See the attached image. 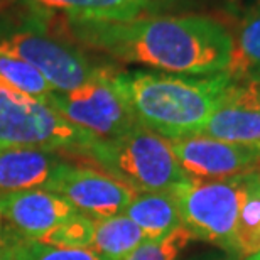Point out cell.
I'll return each instance as SVG.
<instances>
[{
    "label": "cell",
    "mask_w": 260,
    "mask_h": 260,
    "mask_svg": "<svg viewBox=\"0 0 260 260\" xmlns=\"http://www.w3.org/2000/svg\"><path fill=\"white\" fill-rule=\"evenodd\" d=\"M194 240L184 226L155 240H144L125 260H178L181 252Z\"/></svg>",
    "instance_id": "cell-20"
},
{
    "label": "cell",
    "mask_w": 260,
    "mask_h": 260,
    "mask_svg": "<svg viewBox=\"0 0 260 260\" xmlns=\"http://www.w3.org/2000/svg\"><path fill=\"white\" fill-rule=\"evenodd\" d=\"M81 155L135 193L168 191L189 179L169 140L140 125L118 137L93 140Z\"/></svg>",
    "instance_id": "cell-3"
},
{
    "label": "cell",
    "mask_w": 260,
    "mask_h": 260,
    "mask_svg": "<svg viewBox=\"0 0 260 260\" xmlns=\"http://www.w3.org/2000/svg\"><path fill=\"white\" fill-rule=\"evenodd\" d=\"M78 210L59 194L46 189L0 194V213L19 238L41 240L49 230Z\"/></svg>",
    "instance_id": "cell-11"
},
{
    "label": "cell",
    "mask_w": 260,
    "mask_h": 260,
    "mask_svg": "<svg viewBox=\"0 0 260 260\" xmlns=\"http://www.w3.org/2000/svg\"><path fill=\"white\" fill-rule=\"evenodd\" d=\"M123 215L142 230L147 240L162 238L183 226L178 203L171 189L137 193L123 210Z\"/></svg>",
    "instance_id": "cell-15"
},
{
    "label": "cell",
    "mask_w": 260,
    "mask_h": 260,
    "mask_svg": "<svg viewBox=\"0 0 260 260\" xmlns=\"http://www.w3.org/2000/svg\"><path fill=\"white\" fill-rule=\"evenodd\" d=\"M168 140L176 160L189 179L237 178L253 173L260 166V145L225 142L206 135Z\"/></svg>",
    "instance_id": "cell-8"
},
{
    "label": "cell",
    "mask_w": 260,
    "mask_h": 260,
    "mask_svg": "<svg viewBox=\"0 0 260 260\" xmlns=\"http://www.w3.org/2000/svg\"><path fill=\"white\" fill-rule=\"evenodd\" d=\"M73 39L122 63L160 73L210 76L226 71L230 29L208 15H144L132 20L66 19Z\"/></svg>",
    "instance_id": "cell-1"
},
{
    "label": "cell",
    "mask_w": 260,
    "mask_h": 260,
    "mask_svg": "<svg viewBox=\"0 0 260 260\" xmlns=\"http://www.w3.org/2000/svg\"><path fill=\"white\" fill-rule=\"evenodd\" d=\"M46 191L59 194L91 218L120 215L137 194L105 171L73 162L54 176Z\"/></svg>",
    "instance_id": "cell-9"
},
{
    "label": "cell",
    "mask_w": 260,
    "mask_h": 260,
    "mask_svg": "<svg viewBox=\"0 0 260 260\" xmlns=\"http://www.w3.org/2000/svg\"><path fill=\"white\" fill-rule=\"evenodd\" d=\"M247 176L228 179H188L174 186L183 226L194 240H205L233 253L235 225L247 189Z\"/></svg>",
    "instance_id": "cell-5"
},
{
    "label": "cell",
    "mask_w": 260,
    "mask_h": 260,
    "mask_svg": "<svg viewBox=\"0 0 260 260\" xmlns=\"http://www.w3.org/2000/svg\"><path fill=\"white\" fill-rule=\"evenodd\" d=\"M144 240L142 230L123 213L95 218L90 248L103 260H125Z\"/></svg>",
    "instance_id": "cell-16"
},
{
    "label": "cell",
    "mask_w": 260,
    "mask_h": 260,
    "mask_svg": "<svg viewBox=\"0 0 260 260\" xmlns=\"http://www.w3.org/2000/svg\"><path fill=\"white\" fill-rule=\"evenodd\" d=\"M70 164L61 150L44 147L0 149V194L46 189Z\"/></svg>",
    "instance_id": "cell-12"
},
{
    "label": "cell",
    "mask_w": 260,
    "mask_h": 260,
    "mask_svg": "<svg viewBox=\"0 0 260 260\" xmlns=\"http://www.w3.org/2000/svg\"><path fill=\"white\" fill-rule=\"evenodd\" d=\"M0 260H15L10 245H0Z\"/></svg>",
    "instance_id": "cell-21"
},
{
    "label": "cell",
    "mask_w": 260,
    "mask_h": 260,
    "mask_svg": "<svg viewBox=\"0 0 260 260\" xmlns=\"http://www.w3.org/2000/svg\"><path fill=\"white\" fill-rule=\"evenodd\" d=\"M95 228V218L76 211L75 215L68 216L66 220L58 223L53 230H49L38 242L49 243L58 247H73V248H90Z\"/></svg>",
    "instance_id": "cell-18"
},
{
    "label": "cell",
    "mask_w": 260,
    "mask_h": 260,
    "mask_svg": "<svg viewBox=\"0 0 260 260\" xmlns=\"http://www.w3.org/2000/svg\"><path fill=\"white\" fill-rule=\"evenodd\" d=\"M257 252H260V189L253 173H248L245 196L235 225L233 255L238 260H245Z\"/></svg>",
    "instance_id": "cell-17"
},
{
    "label": "cell",
    "mask_w": 260,
    "mask_h": 260,
    "mask_svg": "<svg viewBox=\"0 0 260 260\" xmlns=\"http://www.w3.org/2000/svg\"><path fill=\"white\" fill-rule=\"evenodd\" d=\"M10 248L15 260H103L91 248L58 247L25 238H17Z\"/></svg>",
    "instance_id": "cell-19"
},
{
    "label": "cell",
    "mask_w": 260,
    "mask_h": 260,
    "mask_svg": "<svg viewBox=\"0 0 260 260\" xmlns=\"http://www.w3.org/2000/svg\"><path fill=\"white\" fill-rule=\"evenodd\" d=\"M113 71L102 70L71 91H53L46 103L78 128L96 139H113L139 125L128 105L113 85Z\"/></svg>",
    "instance_id": "cell-6"
},
{
    "label": "cell",
    "mask_w": 260,
    "mask_h": 260,
    "mask_svg": "<svg viewBox=\"0 0 260 260\" xmlns=\"http://www.w3.org/2000/svg\"><path fill=\"white\" fill-rule=\"evenodd\" d=\"M0 223H2V213H0ZM0 245H2V226H0Z\"/></svg>",
    "instance_id": "cell-24"
},
{
    "label": "cell",
    "mask_w": 260,
    "mask_h": 260,
    "mask_svg": "<svg viewBox=\"0 0 260 260\" xmlns=\"http://www.w3.org/2000/svg\"><path fill=\"white\" fill-rule=\"evenodd\" d=\"M196 135L260 145V83H233Z\"/></svg>",
    "instance_id": "cell-10"
},
{
    "label": "cell",
    "mask_w": 260,
    "mask_h": 260,
    "mask_svg": "<svg viewBox=\"0 0 260 260\" xmlns=\"http://www.w3.org/2000/svg\"><path fill=\"white\" fill-rule=\"evenodd\" d=\"M221 260H233V258H221Z\"/></svg>",
    "instance_id": "cell-25"
},
{
    "label": "cell",
    "mask_w": 260,
    "mask_h": 260,
    "mask_svg": "<svg viewBox=\"0 0 260 260\" xmlns=\"http://www.w3.org/2000/svg\"><path fill=\"white\" fill-rule=\"evenodd\" d=\"M0 54L32 66L54 91L75 90L102 70L71 44L34 29L0 30Z\"/></svg>",
    "instance_id": "cell-7"
},
{
    "label": "cell",
    "mask_w": 260,
    "mask_h": 260,
    "mask_svg": "<svg viewBox=\"0 0 260 260\" xmlns=\"http://www.w3.org/2000/svg\"><path fill=\"white\" fill-rule=\"evenodd\" d=\"M232 34L226 73L237 83H260V0H253Z\"/></svg>",
    "instance_id": "cell-14"
},
{
    "label": "cell",
    "mask_w": 260,
    "mask_h": 260,
    "mask_svg": "<svg viewBox=\"0 0 260 260\" xmlns=\"http://www.w3.org/2000/svg\"><path fill=\"white\" fill-rule=\"evenodd\" d=\"M46 9L58 10L66 19L78 20H132L155 15L169 9L176 0H29Z\"/></svg>",
    "instance_id": "cell-13"
},
{
    "label": "cell",
    "mask_w": 260,
    "mask_h": 260,
    "mask_svg": "<svg viewBox=\"0 0 260 260\" xmlns=\"http://www.w3.org/2000/svg\"><path fill=\"white\" fill-rule=\"evenodd\" d=\"M253 179H255V183H257L258 189H260V166H258L255 171H253Z\"/></svg>",
    "instance_id": "cell-22"
},
{
    "label": "cell",
    "mask_w": 260,
    "mask_h": 260,
    "mask_svg": "<svg viewBox=\"0 0 260 260\" xmlns=\"http://www.w3.org/2000/svg\"><path fill=\"white\" fill-rule=\"evenodd\" d=\"M95 135L64 120L46 102L0 80V149L44 147L81 155Z\"/></svg>",
    "instance_id": "cell-4"
},
{
    "label": "cell",
    "mask_w": 260,
    "mask_h": 260,
    "mask_svg": "<svg viewBox=\"0 0 260 260\" xmlns=\"http://www.w3.org/2000/svg\"><path fill=\"white\" fill-rule=\"evenodd\" d=\"M112 78L139 125L164 139L200 134L235 83L226 71L210 76L113 71Z\"/></svg>",
    "instance_id": "cell-2"
},
{
    "label": "cell",
    "mask_w": 260,
    "mask_h": 260,
    "mask_svg": "<svg viewBox=\"0 0 260 260\" xmlns=\"http://www.w3.org/2000/svg\"><path fill=\"white\" fill-rule=\"evenodd\" d=\"M245 260H260V252H257V253H255V255L248 257V258H245Z\"/></svg>",
    "instance_id": "cell-23"
}]
</instances>
